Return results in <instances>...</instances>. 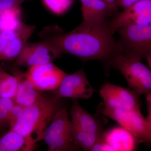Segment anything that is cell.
<instances>
[{"mask_svg":"<svg viewBox=\"0 0 151 151\" xmlns=\"http://www.w3.org/2000/svg\"><path fill=\"white\" fill-rule=\"evenodd\" d=\"M113 31L106 22H82L73 30L63 33L57 26L44 28L39 34L40 40L48 42L61 53H68L83 60H97L110 64L119 52Z\"/></svg>","mask_w":151,"mask_h":151,"instance_id":"6da1fadb","label":"cell"},{"mask_svg":"<svg viewBox=\"0 0 151 151\" xmlns=\"http://www.w3.org/2000/svg\"><path fill=\"white\" fill-rule=\"evenodd\" d=\"M60 100L54 95H42L35 104L26 108L21 117L11 127V130L26 139L32 150L36 144L43 139L49 125L62 107Z\"/></svg>","mask_w":151,"mask_h":151,"instance_id":"7a4b0ae2","label":"cell"},{"mask_svg":"<svg viewBox=\"0 0 151 151\" xmlns=\"http://www.w3.org/2000/svg\"><path fill=\"white\" fill-rule=\"evenodd\" d=\"M139 57L119 52L110 64L124 76L131 89L139 94L151 93V70L141 62Z\"/></svg>","mask_w":151,"mask_h":151,"instance_id":"3957f363","label":"cell"},{"mask_svg":"<svg viewBox=\"0 0 151 151\" xmlns=\"http://www.w3.org/2000/svg\"><path fill=\"white\" fill-rule=\"evenodd\" d=\"M70 110L71 122L76 143L85 151H91L103 132L100 123L73 99Z\"/></svg>","mask_w":151,"mask_h":151,"instance_id":"277c9868","label":"cell"},{"mask_svg":"<svg viewBox=\"0 0 151 151\" xmlns=\"http://www.w3.org/2000/svg\"><path fill=\"white\" fill-rule=\"evenodd\" d=\"M43 139L48 151L78 150L80 148L76 143L72 122L68 119L65 107L59 108L48 127Z\"/></svg>","mask_w":151,"mask_h":151,"instance_id":"5b68a950","label":"cell"},{"mask_svg":"<svg viewBox=\"0 0 151 151\" xmlns=\"http://www.w3.org/2000/svg\"><path fill=\"white\" fill-rule=\"evenodd\" d=\"M101 112L134 135L139 142L151 147V131L139 110H122L102 105Z\"/></svg>","mask_w":151,"mask_h":151,"instance_id":"8992f818","label":"cell"},{"mask_svg":"<svg viewBox=\"0 0 151 151\" xmlns=\"http://www.w3.org/2000/svg\"><path fill=\"white\" fill-rule=\"evenodd\" d=\"M116 31L121 37L120 52L142 59L151 52V25H129Z\"/></svg>","mask_w":151,"mask_h":151,"instance_id":"52a82bcc","label":"cell"},{"mask_svg":"<svg viewBox=\"0 0 151 151\" xmlns=\"http://www.w3.org/2000/svg\"><path fill=\"white\" fill-rule=\"evenodd\" d=\"M22 22L16 29L0 32V60L12 61L21 53L35 29Z\"/></svg>","mask_w":151,"mask_h":151,"instance_id":"ba28073f","label":"cell"},{"mask_svg":"<svg viewBox=\"0 0 151 151\" xmlns=\"http://www.w3.org/2000/svg\"><path fill=\"white\" fill-rule=\"evenodd\" d=\"M99 93L105 107L122 110L140 109L141 94L132 89L107 83L101 87Z\"/></svg>","mask_w":151,"mask_h":151,"instance_id":"9c48e42d","label":"cell"},{"mask_svg":"<svg viewBox=\"0 0 151 151\" xmlns=\"http://www.w3.org/2000/svg\"><path fill=\"white\" fill-rule=\"evenodd\" d=\"M53 92V95L57 99L70 98L88 100L92 97L94 90L84 70L81 69L72 74H66Z\"/></svg>","mask_w":151,"mask_h":151,"instance_id":"30bf717a","label":"cell"},{"mask_svg":"<svg viewBox=\"0 0 151 151\" xmlns=\"http://www.w3.org/2000/svg\"><path fill=\"white\" fill-rule=\"evenodd\" d=\"M61 53L51 44L40 40L37 43L27 42L15 59L17 66L31 67L51 62Z\"/></svg>","mask_w":151,"mask_h":151,"instance_id":"8fae6325","label":"cell"},{"mask_svg":"<svg viewBox=\"0 0 151 151\" xmlns=\"http://www.w3.org/2000/svg\"><path fill=\"white\" fill-rule=\"evenodd\" d=\"M26 73L41 92L54 91L67 74L51 62L30 67Z\"/></svg>","mask_w":151,"mask_h":151,"instance_id":"7c38bea8","label":"cell"},{"mask_svg":"<svg viewBox=\"0 0 151 151\" xmlns=\"http://www.w3.org/2000/svg\"><path fill=\"white\" fill-rule=\"evenodd\" d=\"M132 24L151 25V0H142L125 9L109 25L114 32L119 28Z\"/></svg>","mask_w":151,"mask_h":151,"instance_id":"4fadbf2b","label":"cell"},{"mask_svg":"<svg viewBox=\"0 0 151 151\" xmlns=\"http://www.w3.org/2000/svg\"><path fill=\"white\" fill-rule=\"evenodd\" d=\"M10 70L18 81L17 92L13 99L14 103L25 108L35 104L42 96L41 91L37 89L26 73L19 70L16 65L11 66Z\"/></svg>","mask_w":151,"mask_h":151,"instance_id":"5bb4252c","label":"cell"},{"mask_svg":"<svg viewBox=\"0 0 151 151\" xmlns=\"http://www.w3.org/2000/svg\"><path fill=\"white\" fill-rule=\"evenodd\" d=\"M101 137L113 151H135L139 142L131 132L120 126L103 132Z\"/></svg>","mask_w":151,"mask_h":151,"instance_id":"9a60e30c","label":"cell"},{"mask_svg":"<svg viewBox=\"0 0 151 151\" xmlns=\"http://www.w3.org/2000/svg\"><path fill=\"white\" fill-rule=\"evenodd\" d=\"M83 22L86 23H102L112 12L103 0H80Z\"/></svg>","mask_w":151,"mask_h":151,"instance_id":"2e32d148","label":"cell"},{"mask_svg":"<svg viewBox=\"0 0 151 151\" xmlns=\"http://www.w3.org/2000/svg\"><path fill=\"white\" fill-rule=\"evenodd\" d=\"M26 139L11 130L0 138V151H32Z\"/></svg>","mask_w":151,"mask_h":151,"instance_id":"e0dca14e","label":"cell"},{"mask_svg":"<svg viewBox=\"0 0 151 151\" xmlns=\"http://www.w3.org/2000/svg\"><path fill=\"white\" fill-rule=\"evenodd\" d=\"M22 10L17 7L0 13V32L16 29L21 24Z\"/></svg>","mask_w":151,"mask_h":151,"instance_id":"ac0fdd59","label":"cell"},{"mask_svg":"<svg viewBox=\"0 0 151 151\" xmlns=\"http://www.w3.org/2000/svg\"><path fill=\"white\" fill-rule=\"evenodd\" d=\"M18 81L15 76L6 73L0 83V98L13 99L17 92Z\"/></svg>","mask_w":151,"mask_h":151,"instance_id":"d6986e66","label":"cell"},{"mask_svg":"<svg viewBox=\"0 0 151 151\" xmlns=\"http://www.w3.org/2000/svg\"><path fill=\"white\" fill-rule=\"evenodd\" d=\"M49 11L57 15L67 12L73 4V0H42Z\"/></svg>","mask_w":151,"mask_h":151,"instance_id":"ffe728a7","label":"cell"},{"mask_svg":"<svg viewBox=\"0 0 151 151\" xmlns=\"http://www.w3.org/2000/svg\"><path fill=\"white\" fill-rule=\"evenodd\" d=\"M14 104L13 100L0 98V127L9 123L10 113Z\"/></svg>","mask_w":151,"mask_h":151,"instance_id":"44dd1931","label":"cell"},{"mask_svg":"<svg viewBox=\"0 0 151 151\" xmlns=\"http://www.w3.org/2000/svg\"><path fill=\"white\" fill-rule=\"evenodd\" d=\"M25 107L14 103L10 113L9 123L12 127L23 114Z\"/></svg>","mask_w":151,"mask_h":151,"instance_id":"7402d4cb","label":"cell"},{"mask_svg":"<svg viewBox=\"0 0 151 151\" xmlns=\"http://www.w3.org/2000/svg\"><path fill=\"white\" fill-rule=\"evenodd\" d=\"M28 0H0V13L4 11L13 8L20 6Z\"/></svg>","mask_w":151,"mask_h":151,"instance_id":"603a6c76","label":"cell"},{"mask_svg":"<svg viewBox=\"0 0 151 151\" xmlns=\"http://www.w3.org/2000/svg\"><path fill=\"white\" fill-rule=\"evenodd\" d=\"M91 151H113V150L101 137L93 146Z\"/></svg>","mask_w":151,"mask_h":151,"instance_id":"cb8c5ba5","label":"cell"},{"mask_svg":"<svg viewBox=\"0 0 151 151\" xmlns=\"http://www.w3.org/2000/svg\"><path fill=\"white\" fill-rule=\"evenodd\" d=\"M141 1L142 0H117V4L118 6L125 9Z\"/></svg>","mask_w":151,"mask_h":151,"instance_id":"d4e9b609","label":"cell"},{"mask_svg":"<svg viewBox=\"0 0 151 151\" xmlns=\"http://www.w3.org/2000/svg\"><path fill=\"white\" fill-rule=\"evenodd\" d=\"M146 100L147 104L148 113L145 119L151 131V93L146 94Z\"/></svg>","mask_w":151,"mask_h":151,"instance_id":"484cf974","label":"cell"},{"mask_svg":"<svg viewBox=\"0 0 151 151\" xmlns=\"http://www.w3.org/2000/svg\"><path fill=\"white\" fill-rule=\"evenodd\" d=\"M109 7L112 12H116L118 10V6L117 0H103Z\"/></svg>","mask_w":151,"mask_h":151,"instance_id":"4316f807","label":"cell"},{"mask_svg":"<svg viewBox=\"0 0 151 151\" xmlns=\"http://www.w3.org/2000/svg\"><path fill=\"white\" fill-rule=\"evenodd\" d=\"M145 58L147 60L151 70V52L147 54Z\"/></svg>","mask_w":151,"mask_h":151,"instance_id":"83f0119b","label":"cell"},{"mask_svg":"<svg viewBox=\"0 0 151 151\" xmlns=\"http://www.w3.org/2000/svg\"><path fill=\"white\" fill-rule=\"evenodd\" d=\"M6 73V72L5 70L0 72V83H1V79H2L3 76H4Z\"/></svg>","mask_w":151,"mask_h":151,"instance_id":"f1b7e54d","label":"cell"},{"mask_svg":"<svg viewBox=\"0 0 151 151\" xmlns=\"http://www.w3.org/2000/svg\"><path fill=\"white\" fill-rule=\"evenodd\" d=\"M4 70L3 69V68L1 67V65H0V72H1V71H2Z\"/></svg>","mask_w":151,"mask_h":151,"instance_id":"f546056e","label":"cell"},{"mask_svg":"<svg viewBox=\"0 0 151 151\" xmlns=\"http://www.w3.org/2000/svg\"><path fill=\"white\" fill-rule=\"evenodd\" d=\"M0 128H1V127H0Z\"/></svg>","mask_w":151,"mask_h":151,"instance_id":"4dcf8cb0","label":"cell"}]
</instances>
